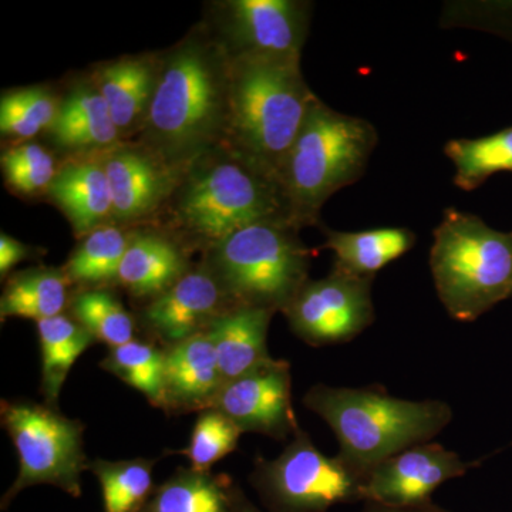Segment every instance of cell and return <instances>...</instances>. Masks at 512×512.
Segmentation results:
<instances>
[{"mask_svg": "<svg viewBox=\"0 0 512 512\" xmlns=\"http://www.w3.org/2000/svg\"><path fill=\"white\" fill-rule=\"evenodd\" d=\"M231 57L224 46L185 40L158 69L146 138L167 167L192 163L227 136Z\"/></svg>", "mask_w": 512, "mask_h": 512, "instance_id": "1", "label": "cell"}, {"mask_svg": "<svg viewBox=\"0 0 512 512\" xmlns=\"http://www.w3.org/2000/svg\"><path fill=\"white\" fill-rule=\"evenodd\" d=\"M302 402L335 433L336 456L365 478L387 458L429 443L453 420V409L446 402L397 399L382 386L350 389L315 384Z\"/></svg>", "mask_w": 512, "mask_h": 512, "instance_id": "2", "label": "cell"}, {"mask_svg": "<svg viewBox=\"0 0 512 512\" xmlns=\"http://www.w3.org/2000/svg\"><path fill=\"white\" fill-rule=\"evenodd\" d=\"M316 97L303 79L301 60L231 57L225 136L229 153L279 184L286 157Z\"/></svg>", "mask_w": 512, "mask_h": 512, "instance_id": "3", "label": "cell"}, {"mask_svg": "<svg viewBox=\"0 0 512 512\" xmlns=\"http://www.w3.org/2000/svg\"><path fill=\"white\" fill-rule=\"evenodd\" d=\"M377 141L370 121L339 113L316 97L279 177L293 227L319 224L326 201L365 175Z\"/></svg>", "mask_w": 512, "mask_h": 512, "instance_id": "4", "label": "cell"}, {"mask_svg": "<svg viewBox=\"0 0 512 512\" xmlns=\"http://www.w3.org/2000/svg\"><path fill=\"white\" fill-rule=\"evenodd\" d=\"M429 264L451 318L474 322L512 296V231H497L470 212L447 208L433 232Z\"/></svg>", "mask_w": 512, "mask_h": 512, "instance_id": "5", "label": "cell"}, {"mask_svg": "<svg viewBox=\"0 0 512 512\" xmlns=\"http://www.w3.org/2000/svg\"><path fill=\"white\" fill-rule=\"evenodd\" d=\"M291 222L248 225L211 247L205 268L234 306L282 312L309 281L313 252Z\"/></svg>", "mask_w": 512, "mask_h": 512, "instance_id": "6", "label": "cell"}, {"mask_svg": "<svg viewBox=\"0 0 512 512\" xmlns=\"http://www.w3.org/2000/svg\"><path fill=\"white\" fill-rule=\"evenodd\" d=\"M178 214L184 227L210 248L256 222L288 221L279 184L232 153L191 175Z\"/></svg>", "mask_w": 512, "mask_h": 512, "instance_id": "7", "label": "cell"}, {"mask_svg": "<svg viewBox=\"0 0 512 512\" xmlns=\"http://www.w3.org/2000/svg\"><path fill=\"white\" fill-rule=\"evenodd\" d=\"M0 420L19 458L18 477L2 497V511L35 485H53L70 497H82V474L90 463L82 421L32 400H2Z\"/></svg>", "mask_w": 512, "mask_h": 512, "instance_id": "8", "label": "cell"}, {"mask_svg": "<svg viewBox=\"0 0 512 512\" xmlns=\"http://www.w3.org/2000/svg\"><path fill=\"white\" fill-rule=\"evenodd\" d=\"M266 512H328L363 501L366 478L328 457L299 429L274 460L258 457L249 477Z\"/></svg>", "mask_w": 512, "mask_h": 512, "instance_id": "9", "label": "cell"}, {"mask_svg": "<svg viewBox=\"0 0 512 512\" xmlns=\"http://www.w3.org/2000/svg\"><path fill=\"white\" fill-rule=\"evenodd\" d=\"M373 279L333 268L328 276L309 279L285 309L289 328L308 345H340L357 338L376 319Z\"/></svg>", "mask_w": 512, "mask_h": 512, "instance_id": "10", "label": "cell"}, {"mask_svg": "<svg viewBox=\"0 0 512 512\" xmlns=\"http://www.w3.org/2000/svg\"><path fill=\"white\" fill-rule=\"evenodd\" d=\"M312 5L296 0H231L221 8L232 59L301 60Z\"/></svg>", "mask_w": 512, "mask_h": 512, "instance_id": "11", "label": "cell"}, {"mask_svg": "<svg viewBox=\"0 0 512 512\" xmlns=\"http://www.w3.org/2000/svg\"><path fill=\"white\" fill-rule=\"evenodd\" d=\"M212 407L244 433L285 441L301 429L293 410L291 365L284 359L269 360L254 372L225 383Z\"/></svg>", "mask_w": 512, "mask_h": 512, "instance_id": "12", "label": "cell"}, {"mask_svg": "<svg viewBox=\"0 0 512 512\" xmlns=\"http://www.w3.org/2000/svg\"><path fill=\"white\" fill-rule=\"evenodd\" d=\"M471 467L473 464L439 443L417 444L370 471L363 488V503L390 507L426 504L441 484L466 476Z\"/></svg>", "mask_w": 512, "mask_h": 512, "instance_id": "13", "label": "cell"}, {"mask_svg": "<svg viewBox=\"0 0 512 512\" xmlns=\"http://www.w3.org/2000/svg\"><path fill=\"white\" fill-rule=\"evenodd\" d=\"M235 308L207 268L187 272L144 311V323L165 346L205 332L215 319Z\"/></svg>", "mask_w": 512, "mask_h": 512, "instance_id": "14", "label": "cell"}, {"mask_svg": "<svg viewBox=\"0 0 512 512\" xmlns=\"http://www.w3.org/2000/svg\"><path fill=\"white\" fill-rule=\"evenodd\" d=\"M164 412H202L214 406L222 387L220 367L207 332L164 349Z\"/></svg>", "mask_w": 512, "mask_h": 512, "instance_id": "15", "label": "cell"}, {"mask_svg": "<svg viewBox=\"0 0 512 512\" xmlns=\"http://www.w3.org/2000/svg\"><path fill=\"white\" fill-rule=\"evenodd\" d=\"M274 315L269 309L235 306L205 330L214 346L222 386L274 359L266 343Z\"/></svg>", "mask_w": 512, "mask_h": 512, "instance_id": "16", "label": "cell"}, {"mask_svg": "<svg viewBox=\"0 0 512 512\" xmlns=\"http://www.w3.org/2000/svg\"><path fill=\"white\" fill-rule=\"evenodd\" d=\"M113 215L117 220L143 217L163 200L168 187L165 165L143 151H116L104 160Z\"/></svg>", "mask_w": 512, "mask_h": 512, "instance_id": "17", "label": "cell"}, {"mask_svg": "<svg viewBox=\"0 0 512 512\" xmlns=\"http://www.w3.org/2000/svg\"><path fill=\"white\" fill-rule=\"evenodd\" d=\"M323 248L333 252V268L359 278L375 279L377 272L402 258L416 244L409 228L389 227L366 231H335L323 228Z\"/></svg>", "mask_w": 512, "mask_h": 512, "instance_id": "18", "label": "cell"}, {"mask_svg": "<svg viewBox=\"0 0 512 512\" xmlns=\"http://www.w3.org/2000/svg\"><path fill=\"white\" fill-rule=\"evenodd\" d=\"M49 194L72 221L77 234L100 228L113 214V202L104 161H77L57 170Z\"/></svg>", "mask_w": 512, "mask_h": 512, "instance_id": "19", "label": "cell"}, {"mask_svg": "<svg viewBox=\"0 0 512 512\" xmlns=\"http://www.w3.org/2000/svg\"><path fill=\"white\" fill-rule=\"evenodd\" d=\"M187 274L180 249L156 234L134 235L121 261L117 282L136 298H157Z\"/></svg>", "mask_w": 512, "mask_h": 512, "instance_id": "20", "label": "cell"}, {"mask_svg": "<svg viewBox=\"0 0 512 512\" xmlns=\"http://www.w3.org/2000/svg\"><path fill=\"white\" fill-rule=\"evenodd\" d=\"M49 133L59 146L89 150L109 147L117 140L120 131L97 86L83 84L59 104Z\"/></svg>", "mask_w": 512, "mask_h": 512, "instance_id": "21", "label": "cell"}, {"mask_svg": "<svg viewBox=\"0 0 512 512\" xmlns=\"http://www.w3.org/2000/svg\"><path fill=\"white\" fill-rule=\"evenodd\" d=\"M238 488L227 474L180 467L156 487L143 512H232Z\"/></svg>", "mask_w": 512, "mask_h": 512, "instance_id": "22", "label": "cell"}, {"mask_svg": "<svg viewBox=\"0 0 512 512\" xmlns=\"http://www.w3.org/2000/svg\"><path fill=\"white\" fill-rule=\"evenodd\" d=\"M158 69L144 59H121L100 73L97 89L119 131L137 123L150 109L156 90Z\"/></svg>", "mask_w": 512, "mask_h": 512, "instance_id": "23", "label": "cell"}, {"mask_svg": "<svg viewBox=\"0 0 512 512\" xmlns=\"http://www.w3.org/2000/svg\"><path fill=\"white\" fill-rule=\"evenodd\" d=\"M36 325L42 355L40 389L46 404L57 407L63 384L74 363L96 340L79 322L66 315L40 320Z\"/></svg>", "mask_w": 512, "mask_h": 512, "instance_id": "24", "label": "cell"}, {"mask_svg": "<svg viewBox=\"0 0 512 512\" xmlns=\"http://www.w3.org/2000/svg\"><path fill=\"white\" fill-rule=\"evenodd\" d=\"M69 278L53 268H33L9 279L2 299V319L25 318L40 320L63 315L67 305Z\"/></svg>", "mask_w": 512, "mask_h": 512, "instance_id": "25", "label": "cell"}, {"mask_svg": "<svg viewBox=\"0 0 512 512\" xmlns=\"http://www.w3.org/2000/svg\"><path fill=\"white\" fill-rule=\"evenodd\" d=\"M444 154L456 168L454 184L474 191L498 173H512V127L478 138L447 141Z\"/></svg>", "mask_w": 512, "mask_h": 512, "instance_id": "26", "label": "cell"}, {"mask_svg": "<svg viewBox=\"0 0 512 512\" xmlns=\"http://www.w3.org/2000/svg\"><path fill=\"white\" fill-rule=\"evenodd\" d=\"M156 464L153 458L90 461L89 471L100 483L104 512H143L156 490L153 481Z\"/></svg>", "mask_w": 512, "mask_h": 512, "instance_id": "27", "label": "cell"}, {"mask_svg": "<svg viewBox=\"0 0 512 512\" xmlns=\"http://www.w3.org/2000/svg\"><path fill=\"white\" fill-rule=\"evenodd\" d=\"M130 238L114 227L94 229L79 245L69 262L66 272L69 281L96 288L117 281L123 256Z\"/></svg>", "mask_w": 512, "mask_h": 512, "instance_id": "28", "label": "cell"}, {"mask_svg": "<svg viewBox=\"0 0 512 512\" xmlns=\"http://www.w3.org/2000/svg\"><path fill=\"white\" fill-rule=\"evenodd\" d=\"M164 365V350L136 339L111 348L100 363L101 369L143 393L154 407H163Z\"/></svg>", "mask_w": 512, "mask_h": 512, "instance_id": "29", "label": "cell"}, {"mask_svg": "<svg viewBox=\"0 0 512 512\" xmlns=\"http://www.w3.org/2000/svg\"><path fill=\"white\" fill-rule=\"evenodd\" d=\"M74 320L79 322L97 342L111 348L134 340L133 316L117 301L113 293L103 289L80 292L72 301Z\"/></svg>", "mask_w": 512, "mask_h": 512, "instance_id": "30", "label": "cell"}, {"mask_svg": "<svg viewBox=\"0 0 512 512\" xmlns=\"http://www.w3.org/2000/svg\"><path fill=\"white\" fill-rule=\"evenodd\" d=\"M59 104L40 87L3 94L0 101V130L3 136L30 138L49 130L56 119Z\"/></svg>", "mask_w": 512, "mask_h": 512, "instance_id": "31", "label": "cell"}, {"mask_svg": "<svg viewBox=\"0 0 512 512\" xmlns=\"http://www.w3.org/2000/svg\"><path fill=\"white\" fill-rule=\"evenodd\" d=\"M244 433L220 410L205 409L198 413L188 447L181 451L190 460L191 468L211 471V468L237 450L239 437Z\"/></svg>", "mask_w": 512, "mask_h": 512, "instance_id": "32", "label": "cell"}, {"mask_svg": "<svg viewBox=\"0 0 512 512\" xmlns=\"http://www.w3.org/2000/svg\"><path fill=\"white\" fill-rule=\"evenodd\" d=\"M2 167L6 180L13 188L25 194L49 190L57 170L55 160L42 146L28 143L5 151Z\"/></svg>", "mask_w": 512, "mask_h": 512, "instance_id": "33", "label": "cell"}, {"mask_svg": "<svg viewBox=\"0 0 512 512\" xmlns=\"http://www.w3.org/2000/svg\"><path fill=\"white\" fill-rule=\"evenodd\" d=\"M444 18L450 20V25H464L493 32L495 35L512 40V2L508 3H474L468 6H451Z\"/></svg>", "mask_w": 512, "mask_h": 512, "instance_id": "34", "label": "cell"}, {"mask_svg": "<svg viewBox=\"0 0 512 512\" xmlns=\"http://www.w3.org/2000/svg\"><path fill=\"white\" fill-rule=\"evenodd\" d=\"M29 256V249L22 242L2 234L0 237V274L2 278L12 271L13 266L25 261Z\"/></svg>", "mask_w": 512, "mask_h": 512, "instance_id": "35", "label": "cell"}, {"mask_svg": "<svg viewBox=\"0 0 512 512\" xmlns=\"http://www.w3.org/2000/svg\"><path fill=\"white\" fill-rule=\"evenodd\" d=\"M360 512H451L441 505L434 504L433 501L429 503L414 505V507H390V505H383L377 503H370L367 501L365 507Z\"/></svg>", "mask_w": 512, "mask_h": 512, "instance_id": "36", "label": "cell"}, {"mask_svg": "<svg viewBox=\"0 0 512 512\" xmlns=\"http://www.w3.org/2000/svg\"><path fill=\"white\" fill-rule=\"evenodd\" d=\"M232 512H266L256 507L254 503L245 495L242 488L239 487L237 497H235L234 511Z\"/></svg>", "mask_w": 512, "mask_h": 512, "instance_id": "37", "label": "cell"}]
</instances>
